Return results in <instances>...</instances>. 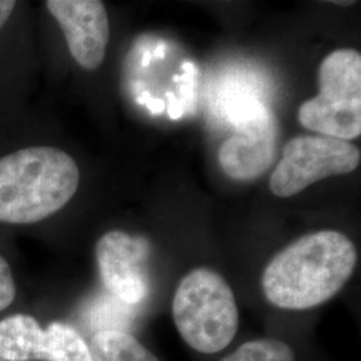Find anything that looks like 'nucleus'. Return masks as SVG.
<instances>
[{
    "label": "nucleus",
    "mask_w": 361,
    "mask_h": 361,
    "mask_svg": "<svg viewBox=\"0 0 361 361\" xmlns=\"http://www.w3.org/2000/svg\"><path fill=\"white\" fill-rule=\"evenodd\" d=\"M356 265V246L344 233H308L273 256L262 271L261 289L274 308L313 310L345 286Z\"/></svg>",
    "instance_id": "f257e3e1"
},
{
    "label": "nucleus",
    "mask_w": 361,
    "mask_h": 361,
    "mask_svg": "<svg viewBox=\"0 0 361 361\" xmlns=\"http://www.w3.org/2000/svg\"><path fill=\"white\" fill-rule=\"evenodd\" d=\"M79 169L71 155L31 146L0 158V224L31 225L59 212L77 193Z\"/></svg>",
    "instance_id": "f03ea898"
},
{
    "label": "nucleus",
    "mask_w": 361,
    "mask_h": 361,
    "mask_svg": "<svg viewBox=\"0 0 361 361\" xmlns=\"http://www.w3.org/2000/svg\"><path fill=\"white\" fill-rule=\"evenodd\" d=\"M171 317L183 343L202 355L228 348L240 326L232 286L219 271L207 267L182 277L171 301Z\"/></svg>",
    "instance_id": "7ed1b4c3"
},
{
    "label": "nucleus",
    "mask_w": 361,
    "mask_h": 361,
    "mask_svg": "<svg viewBox=\"0 0 361 361\" xmlns=\"http://www.w3.org/2000/svg\"><path fill=\"white\" fill-rule=\"evenodd\" d=\"M319 95L298 109L301 126L341 141L360 137V52L340 49L325 56L319 68Z\"/></svg>",
    "instance_id": "20e7f679"
},
{
    "label": "nucleus",
    "mask_w": 361,
    "mask_h": 361,
    "mask_svg": "<svg viewBox=\"0 0 361 361\" xmlns=\"http://www.w3.org/2000/svg\"><path fill=\"white\" fill-rule=\"evenodd\" d=\"M361 159L359 147L324 135H301L285 145L269 186L277 197H292L317 180L348 174Z\"/></svg>",
    "instance_id": "39448f33"
},
{
    "label": "nucleus",
    "mask_w": 361,
    "mask_h": 361,
    "mask_svg": "<svg viewBox=\"0 0 361 361\" xmlns=\"http://www.w3.org/2000/svg\"><path fill=\"white\" fill-rule=\"evenodd\" d=\"M150 250L146 238L123 231L106 232L95 244L97 268L104 288L126 305H138L149 296Z\"/></svg>",
    "instance_id": "423d86ee"
},
{
    "label": "nucleus",
    "mask_w": 361,
    "mask_h": 361,
    "mask_svg": "<svg viewBox=\"0 0 361 361\" xmlns=\"http://www.w3.org/2000/svg\"><path fill=\"white\" fill-rule=\"evenodd\" d=\"M279 137L276 116L265 106H258L219 147V166L232 180H256L271 168Z\"/></svg>",
    "instance_id": "0eeeda50"
},
{
    "label": "nucleus",
    "mask_w": 361,
    "mask_h": 361,
    "mask_svg": "<svg viewBox=\"0 0 361 361\" xmlns=\"http://www.w3.org/2000/svg\"><path fill=\"white\" fill-rule=\"evenodd\" d=\"M46 7L62 28L71 56L85 70H97L104 62L110 23L99 0H49Z\"/></svg>",
    "instance_id": "6e6552de"
},
{
    "label": "nucleus",
    "mask_w": 361,
    "mask_h": 361,
    "mask_svg": "<svg viewBox=\"0 0 361 361\" xmlns=\"http://www.w3.org/2000/svg\"><path fill=\"white\" fill-rule=\"evenodd\" d=\"M44 343V324L26 310L0 317V357L4 361H38Z\"/></svg>",
    "instance_id": "1a4fd4ad"
},
{
    "label": "nucleus",
    "mask_w": 361,
    "mask_h": 361,
    "mask_svg": "<svg viewBox=\"0 0 361 361\" xmlns=\"http://www.w3.org/2000/svg\"><path fill=\"white\" fill-rule=\"evenodd\" d=\"M92 361H161L125 329L101 328L89 338Z\"/></svg>",
    "instance_id": "9d476101"
},
{
    "label": "nucleus",
    "mask_w": 361,
    "mask_h": 361,
    "mask_svg": "<svg viewBox=\"0 0 361 361\" xmlns=\"http://www.w3.org/2000/svg\"><path fill=\"white\" fill-rule=\"evenodd\" d=\"M38 361H92L89 338L74 324H44V343Z\"/></svg>",
    "instance_id": "9b49d317"
},
{
    "label": "nucleus",
    "mask_w": 361,
    "mask_h": 361,
    "mask_svg": "<svg viewBox=\"0 0 361 361\" xmlns=\"http://www.w3.org/2000/svg\"><path fill=\"white\" fill-rule=\"evenodd\" d=\"M221 361H296V353L281 338L261 337L243 343Z\"/></svg>",
    "instance_id": "f8f14e48"
},
{
    "label": "nucleus",
    "mask_w": 361,
    "mask_h": 361,
    "mask_svg": "<svg viewBox=\"0 0 361 361\" xmlns=\"http://www.w3.org/2000/svg\"><path fill=\"white\" fill-rule=\"evenodd\" d=\"M19 300V284L11 262L0 252V317L15 312Z\"/></svg>",
    "instance_id": "ddd939ff"
},
{
    "label": "nucleus",
    "mask_w": 361,
    "mask_h": 361,
    "mask_svg": "<svg viewBox=\"0 0 361 361\" xmlns=\"http://www.w3.org/2000/svg\"><path fill=\"white\" fill-rule=\"evenodd\" d=\"M15 7H16V1L0 0V31H1L3 26L7 23V20L10 19Z\"/></svg>",
    "instance_id": "4468645a"
},
{
    "label": "nucleus",
    "mask_w": 361,
    "mask_h": 361,
    "mask_svg": "<svg viewBox=\"0 0 361 361\" xmlns=\"http://www.w3.org/2000/svg\"><path fill=\"white\" fill-rule=\"evenodd\" d=\"M168 98H170V104H169V116L171 119H178L182 116V106H180L176 98H173V95L169 92Z\"/></svg>",
    "instance_id": "2eb2a0df"
},
{
    "label": "nucleus",
    "mask_w": 361,
    "mask_h": 361,
    "mask_svg": "<svg viewBox=\"0 0 361 361\" xmlns=\"http://www.w3.org/2000/svg\"><path fill=\"white\" fill-rule=\"evenodd\" d=\"M147 107L150 109V111H153L154 114H159L162 110H164V107H165V104L162 102V101H159V99H152L149 104H147Z\"/></svg>",
    "instance_id": "dca6fc26"
},
{
    "label": "nucleus",
    "mask_w": 361,
    "mask_h": 361,
    "mask_svg": "<svg viewBox=\"0 0 361 361\" xmlns=\"http://www.w3.org/2000/svg\"><path fill=\"white\" fill-rule=\"evenodd\" d=\"M155 56L157 58H164V55H165V50H164V47L162 46H159L154 52Z\"/></svg>",
    "instance_id": "f3484780"
},
{
    "label": "nucleus",
    "mask_w": 361,
    "mask_h": 361,
    "mask_svg": "<svg viewBox=\"0 0 361 361\" xmlns=\"http://www.w3.org/2000/svg\"><path fill=\"white\" fill-rule=\"evenodd\" d=\"M150 58H152V55H150V54H146V55H145V58H143V66L149 65Z\"/></svg>",
    "instance_id": "a211bd4d"
},
{
    "label": "nucleus",
    "mask_w": 361,
    "mask_h": 361,
    "mask_svg": "<svg viewBox=\"0 0 361 361\" xmlns=\"http://www.w3.org/2000/svg\"><path fill=\"white\" fill-rule=\"evenodd\" d=\"M0 361H4V360H3V359H1V357H0Z\"/></svg>",
    "instance_id": "6ab92c4d"
}]
</instances>
